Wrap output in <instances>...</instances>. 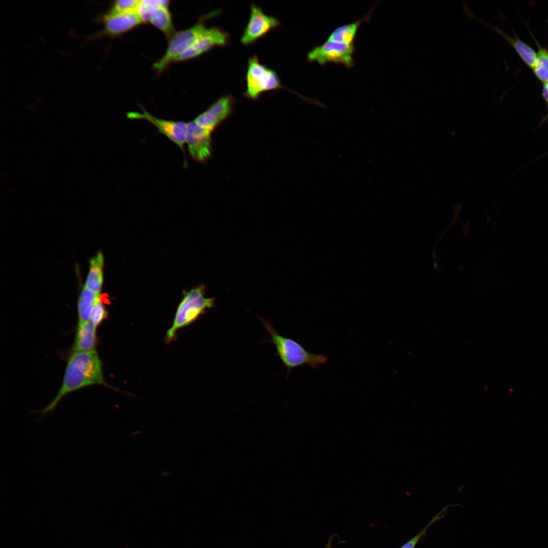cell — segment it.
<instances>
[{
    "instance_id": "6da1fadb",
    "label": "cell",
    "mask_w": 548,
    "mask_h": 548,
    "mask_svg": "<svg viewBox=\"0 0 548 548\" xmlns=\"http://www.w3.org/2000/svg\"><path fill=\"white\" fill-rule=\"evenodd\" d=\"M109 386L104 379L102 363L96 351L74 352L67 362L61 387L54 398L44 408L29 410L39 414L37 422L51 413L64 396L83 387L93 385Z\"/></svg>"
},
{
    "instance_id": "7a4b0ae2",
    "label": "cell",
    "mask_w": 548,
    "mask_h": 548,
    "mask_svg": "<svg viewBox=\"0 0 548 548\" xmlns=\"http://www.w3.org/2000/svg\"><path fill=\"white\" fill-rule=\"evenodd\" d=\"M261 321L270 335V341L275 345L277 355L287 367L288 373L293 368L304 364L316 369L318 366L327 362L326 355L308 352L296 341L280 335L268 322L263 319Z\"/></svg>"
},
{
    "instance_id": "3957f363",
    "label": "cell",
    "mask_w": 548,
    "mask_h": 548,
    "mask_svg": "<svg viewBox=\"0 0 548 548\" xmlns=\"http://www.w3.org/2000/svg\"><path fill=\"white\" fill-rule=\"evenodd\" d=\"M204 287H199L187 292L180 303L172 326L166 333L168 341L173 339L177 331L194 321L208 309L215 305L214 298L204 297Z\"/></svg>"
},
{
    "instance_id": "277c9868",
    "label": "cell",
    "mask_w": 548,
    "mask_h": 548,
    "mask_svg": "<svg viewBox=\"0 0 548 548\" xmlns=\"http://www.w3.org/2000/svg\"><path fill=\"white\" fill-rule=\"evenodd\" d=\"M244 95L256 99L264 92L284 88L276 71L261 63L256 54L248 60Z\"/></svg>"
},
{
    "instance_id": "5b68a950",
    "label": "cell",
    "mask_w": 548,
    "mask_h": 548,
    "mask_svg": "<svg viewBox=\"0 0 548 548\" xmlns=\"http://www.w3.org/2000/svg\"><path fill=\"white\" fill-rule=\"evenodd\" d=\"M206 27L199 22L190 28L176 33L170 39L166 51L153 66L158 71H162L171 62L188 49Z\"/></svg>"
},
{
    "instance_id": "8992f818",
    "label": "cell",
    "mask_w": 548,
    "mask_h": 548,
    "mask_svg": "<svg viewBox=\"0 0 548 548\" xmlns=\"http://www.w3.org/2000/svg\"><path fill=\"white\" fill-rule=\"evenodd\" d=\"M354 44H347L326 40L323 44L310 50L307 54L309 61H317L323 65L327 62L341 63L348 67L353 66Z\"/></svg>"
},
{
    "instance_id": "52a82bcc",
    "label": "cell",
    "mask_w": 548,
    "mask_h": 548,
    "mask_svg": "<svg viewBox=\"0 0 548 548\" xmlns=\"http://www.w3.org/2000/svg\"><path fill=\"white\" fill-rule=\"evenodd\" d=\"M280 24L277 18L266 14L261 7L252 3L250 6V17L240 42L246 46L251 44Z\"/></svg>"
},
{
    "instance_id": "ba28073f",
    "label": "cell",
    "mask_w": 548,
    "mask_h": 548,
    "mask_svg": "<svg viewBox=\"0 0 548 548\" xmlns=\"http://www.w3.org/2000/svg\"><path fill=\"white\" fill-rule=\"evenodd\" d=\"M143 112H129L126 116L130 119H143L154 125L159 131L177 145L184 152L186 143L187 123L157 118L142 108Z\"/></svg>"
},
{
    "instance_id": "9c48e42d",
    "label": "cell",
    "mask_w": 548,
    "mask_h": 548,
    "mask_svg": "<svg viewBox=\"0 0 548 548\" xmlns=\"http://www.w3.org/2000/svg\"><path fill=\"white\" fill-rule=\"evenodd\" d=\"M138 14L143 22H149L156 28L169 35L173 30L167 1H141Z\"/></svg>"
},
{
    "instance_id": "30bf717a",
    "label": "cell",
    "mask_w": 548,
    "mask_h": 548,
    "mask_svg": "<svg viewBox=\"0 0 548 548\" xmlns=\"http://www.w3.org/2000/svg\"><path fill=\"white\" fill-rule=\"evenodd\" d=\"M229 34L218 27L206 28L191 46L180 55L177 61L196 57L216 46L224 47L229 42Z\"/></svg>"
},
{
    "instance_id": "8fae6325",
    "label": "cell",
    "mask_w": 548,
    "mask_h": 548,
    "mask_svg": "<svg viewBox=\"0 0 548 548\" xmlns=\"http://www.w3.org/2000/svg\"><path fill=\"white\" fill-rule=\"evenodd\" d=\"M211 132L200 126L194 120L187 123L186 143L191 156L203 161L211 154Z\"/></svg>"
},
{
    "instance_id": "7c38bea8",
    "label": "cell",
    "mask_w": 548,
    "mask_h": 548,
    "mask_svg": "<svg viewBox=\"0 0 548 548\" xmlns=\"http://www.w3.org/2000/svg\"><path fill=\"white\" fill-rule=\"evenodd\" d=\"M235 99L231 95H223L199 114L194 120L202 127L211 132L230 114Z\"/></svg>"
},
{
    "instance_id": "4fadbf2b",
    "label": "cell",
    "mask_w": 548,
    "mask_h": 548,
    "mask_svg": "<svg viewBox=\"0 0 548 548\" xmlns=\"http://www.w3.org/2000/svg\"><path fill=\"white\" fill-rule=\"evenodd\" d=\"M104 27L93 37L102 35L117 36L132 29L143 22L138 13H120L109 10L101 19Z\"/></svg>"
},
{
    "instance_id": "5bb4252c",
    "label": "cell",
    "mask_w": 548,
    "mask_h": 548,
    "mask_svg": "<svg viewBox=\"0 0 548 548\" xmlns=\"http://www.w3.org/2000/svg\"><path fill=\"white\" fill-rule=\"evenodd\" d=\"M96 344V327L89 321L78 323L73 347L74 352H87L94 350Z\"/></svg>"
},
{
    "instance_id": "9a60e30c",
    "label": "cell",
    "mask_w": 548,
    "mask_h": 548,
    "mask_svg": "<svg viewBox=\"0 0 548 548\" xmlns=\"http://www.w3.org/2000/svg\"><path fill=\"white\" fill-rule=\"evenodd\" d=\"M104 257L99 252L90 260V269L85 286L91 291L100 294L103 282Z\"/></svg>"
},
{
    "instance_id": "2e32d148",
    "label": "cell",
    "mask_w": 548,
    "mask_h": 548,
    "mask_svg": "<svg viewBox=\"0 0 548 548\" xmlns=\"http://www.w3.org/2000/svg\"><path fill=\"white\" fill-rule=\"evenodd\" d=\"M488 25L502 36L511 44L523 61L532 70L536 60L537 54L535 50L518 37L511 38L499 28L491 25Z\"/></svg>"
},
{
    "instance_id": "e0dca14e",
    "label": "cell",
    "mask_w": 548,
    "mask_h": 548,
    "mask_svg": "<svg viewBox=\"0 0 548 548\" xmlns=\"http://www.w3.org/2000/svg\"><path fill=\"white\" fill-rule=\"evenodd\" d=\"M99 300V294L96 293L84 286L78 302V323L89 321L91 311Z\"/></svg>"
},
{
    "instance_id": "ac0fdd59",
    "label": "cell",
    "mask_w": 548,
    "mask_h": 548,
    "mask_svg": "<svg viewBox=\"0 0 548 548\" xmlns=\"http://www.w3.org/2000/svg\"><path fill=\"white\" fill-rule=\"evenodd\" d=\"M367 16L356 22L340 26L335 29L329 35L328 41L335 42L353 44L358 28L363 20Z\"/></svg>"
},
{
    "instance_id": "d6986e66",
    "label": "cell",
    "mask_w": 548,
    "mask_h": 548,
    "mask_svg": "<svg viewBox=\"0 0 548 548\" xmlns=\"http://www.w3.org/2000/svg\"><path fill=\"white\" fill-rule=\"evenodd\" d=\"M538 48L536 60L532 71L535 76L543 83L548 81V48L541 46L535 39Z\"/></svg>"
},
{
    "instance_id": "ffe728a7",
    "label": "cell",
    "mask_w": 548,
    "mask_h": 548,
    "mask_svg": "<svg viewBox=\"0 0 548 548\" xmlns=\"http://www.w3.org/2000/svg\"><path fill=\"white\" fill-rule=\"evenodd\" d=\"M140 3V0H118L110 10L120 13H138Z\"/></svg>"
},
{
    "instance_id": "44dd1931",
    "label": "cell",
    "mask_w": 548,
    "mask_h": 548,
    "mask_svg": "<svg viewBox=\"0 0 548 548\" xmlns=\"http://www.w3.org/2000/svg\"><path fill=\"white\" fill-rule=\"evenodd\" d=\"M107 316L108 312L100 300L91 311L89 322L96 328Z\"/></svg>"
},
{
    "instance_id": "7402d4cb",
    "label": "cell",
    "mask_w": 548,
    "mask_h": 548,
    "mask_svg": "<svg viewBox=\"0 0 548 548\" xmlns=\"http://www.w3.org/2000/svg\"><path fill=\"white\" fill-rule=\"evenodd\" d=\"M443 510L441 511L438 514L434 517L427 524V525L416 536L404 543L400 548H415L418 542L420 540L421 538L425 534L428 528L437 520L440 519L443 516Z\"/></svg>"
},
{
    "instance_id": "603a6c76",
    "label": "cell",
    "mask_w": 548,
    "mask_h": 548,
    "mask_svg": "<svg viewBox=\"0 0 548 548\" xmlns=\"http://www.w3.org/2000/svg\"><path fill=\"white\" fill-rule=\"evenodd\" d=\"M542 94L545 101L548 99V81L543 83Z\"/></svg>"
},
{
    "instance_id": "cb8c5ba5",
    "label": "cell",
    "mask_w": 548,
    "mask_h": 548,
    "mask_svg": "<svg viewBox=\"0 0 548 548\" xmlns=\"http://www.w3.org/2000/svg\"><path fill=\"white\" fill-rule=\"evenodd\" d=\"M326 548H331V547H330V543H329V544H328L327 545V546H326Z\"/></svg>"
}]
</instances>
